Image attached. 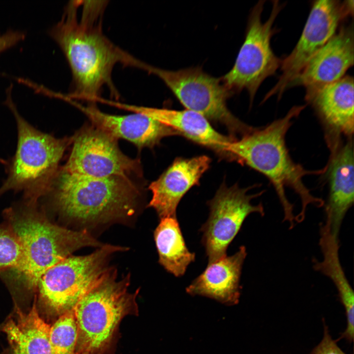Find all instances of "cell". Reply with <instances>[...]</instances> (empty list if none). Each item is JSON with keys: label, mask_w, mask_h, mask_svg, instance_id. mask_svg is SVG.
<instances>
[{"label": "cell", "mask_w": 354, "mask_h": 354, "mask_svg": "<svg viewBox=\"0 0 354 354\" xmlns=\"http://www.w3.org/2000/svg\"><path fill=\"white\" fill-rule=\"evenodd\" d=\"M104 1H70L60 20L49 30L58 44L72 76L70 99L94 104L101 101L103 87L108 85L117 95L111 78L118 63L145 70L143 62L115 45L104 34L102 17L107 6Z\"/></svg>", "instance_id": "1"}, {"label": "cell", "mask_w": 354, "mask_h": 354, "mask_svg": "<svg viewBox=\"0 0 354 354\" xmlns=\"http://www.w3.org/2000/svg\"><path fill=\"white\" fill-rule=\"evenodd\" d=\"M305 105L293 107L280 118L267 126L256 128L249 134L232 142L227 151L232 161L246 165L262 174L273 186L284 211V221L293 228L305 217L309 205L320 207L321 198L314 196L303 181L304 176L322 174L324 167L308 170L295 163L289 152L286 136Z\"/></svg>", "instance_id": "2"}, {"label": "cell", "mask_w": 354, "mask_h": 354, "mask_svg": "<svg viewBox=\"0 0 354 354\" xmlns=\"http://www.w3.org/2000/svg\"><path fill=\"white\" fill-rule=\"evenodd\" d=\"M3 213L23 246L18 267L2 274L15 293L36 292L40 278L48 269L81 248L103 245L86 230H72L52 222L38 202L24 200Z\"/></svg>", "instance_id": "3"}, {"label": "cell", "mask_w": 354, "mask_h": 354, "mask_svg": "<svg viewBox=\"0 0 354 354\" xmlns=\"http://www.w3.org/2000/svg\"><path fill=\"white\" fill-rule=\"evenodd\" d=\"M48 194L64 216L85 224L131 215L140 192L129 177H93L61 168Z\"/></svg>", "instance_id": "4"}, {"label": "cell", "mask_w": 354, "mask_h": 354, "mask_svg": "<svg viewBox=\"0 0 354 354\" xmlns=\"http://www.w3.org/2000/svg\"><path fill=\"white\" fill-rule=\"evenodd\" d=\"M11 88L7 90L5 104L16 120L18 142L8 176L0 187V196L10 190L22 191L24 200L38 202L48 193L72 138H57L30 125L18 112Z\"/></svg>", "instance_id": "5"}, {"label": "cell", "mask_w": 354, "mask_h": 354, "mask_svg": "<svg viewBox=\"0 0 354 354\" xmlns=\"http://www.w3.org/2000/svg\"><path fill=\"white\" fill-rule=\"evenodd\" d=\"M128 276L118 279L116 270L109 268L75 305L76 353L98 354L109 343L122 319L136 310V294L128 291Z\"/></svg>", "instance_id": "6"}, {"label": "cell", "mask_w": 354, "mask_h": 354, "mask_svg": "<svg viewBox=\"0 0 354 354\" xmlns=\"http://www.w3.org/2000/svg\"><path fill=\"white\" fill-rule=\"evenodd\" d=\"M125 250V247L105 244L90 254L66 258L40 278L36 291L38 301L48 311L59 316L73 310L108 270L110 256Z\"/></svg>", "instance_id": "7"}, {"label": "cell", "mask_w": 354, "mask_h": 354, "mask_svg": "<svg viewBox=\"0 0 354 354\" xmlns=\"http://www.w3.org/2000/svg\"><path fill=\"white\" fill-rule=\"evenodd\" d=\"M146 71L161 79L186 109L224 126L233 139L238 140L255 129L230 112L226 103L232 93L221 79L206 74L201 68L170 71L148 64Z\"/></svg>", "instance_id": "8"}, {"label": "cell", "mask_w": 354, "mask_h": 354, "mask_svg": "<svg viewBox=\"0 0 354 354\" xmlns=\"http://www.w3.org/2000/svg\"><path fill=\"white\" fill-rule=\"evenodd\" d=\"M265 0L254 6L249 15L244 41L232 69L220 79L232 93L245 89L252 103L264 81L275 74L282 60L274 53L270 44L275 32L274 23L283 8L278 0L273 1L269 17L265 22L262 14Z\"/></svg>", "instance_id": "9"}, {"label": "cell", "mask_w": 354, "mask_h": 354, "mask_svg": "<svg viewBox=\"0 0 354 354\" xmlns=\"http://www.w3.org/2000/svg\"><path fill=\"white\" fill-rule=\"evenodd\" d=\"M354 1L321 0L314 2L301 35L292 52L282 60L281 74L266 94L280 98L311 59L335 34L340 23L353 16Z\"/></svg>", "instance_id": "10"}, {"label": "cell", "mask_w": 354, "mask_h": 354, "mask_svg": "<svg viewBox=\"0 0 354 354\" xmlns=\"http://www.w3.org/2000/svg\"><path fill=\"white\" fill-rule=\"evenodd\" d=\"M252 188H241L235 184L228 186L222 183L214 197L207 202L209 214L200 231L208 263L225 256L229 245L239 232L245 219L250 214L265 215L262 203L254 205L251 201L264 191L254 194L247 192Z\"/></svg>", "instance_id": "11"}, {"label": "cell", "mask_w": 354, "mask_h": 354, "mask_svg": "<svg viewBox=\"0 0 354 354\" xmlns=\"http://www.w3.org/2000/svg\"><path fill=\"white\" fill-rule=\"evenodd\" d=\"M117 140L92 124L83 126L72 137L71 151L61 169L70 173L98 178L141 176L139 161L123 154Z\"/></svg>", "instance_id": "12"}, {"label": "cell", "mask_w": 354, "mask_h": 354, "mask_svg": "<svg viewBox=\"0 0 354 354\" xmlns=\"http://www.w3.org/2000/svg\"><path fill=\"white\" fill-rule=\"evenodd\" d=\"M305 99L314 109L325 130L328 147L353 137L354 79L346 76L332 83L306 89Z\"/></svg>", "instance_id": "13"}, {"label": "cell", "mask_w": 354, "mask_h": 354, "mask_svg": "<svg viewBox=\"0 0 354 354\" xmlns=\"http://www.w3.org/2000/svg\"><path fill=\"white\" fill-rule=\"evenodd\" d=\"M354 62L353 24L339 31L311 59L289 88H314L337 81Z\"/></svg>", "instance_id": "14"}, {"label": "cell", "mask_w": 354, "mask_h": 354, "mask_svg": "<svg viewBox=\"0 0 354 354\" xmlns=\"http://www.w3.org/2000/svg\"><path fill=\"white\" fill-rule=\"evenodd\" d=\"M210 163V158L205 155L177 158L150 184L152 198L148 206L156 211L160 219L176 217L180 201L190 188L200 184L201 177L208 169Z\"/></svg>", "instance_id": "15"}, {"label": "cell", "mask_w": 354, "mask_h": 354, "mask_svg": "<svg viewBox=\"0 0 354 354\" xmlns=\"http://www.w3.org/2000/svg\"><path fill=\"white\" fill-rule=\"evenodd\" d=\"M330 156L324 167L329 185L325 206V221L333 234L339 236L343 219L354 204V165L353 137L329 148Z\"/></svg>", "instance_id": "16"}, {"label": "cell", "mask_w": 354, "mask_h": 354, "mask_svg": "<svg viewBox=\"0 0 354 354\" xmlns=\"http://www.w3.org/2000/svg\"><path fill=\"white\" fill-rule=\"evenodd\" d=\"M68 102L85 114L94 125L117 139L126 140L139 148H153L165 137L179 135L171 127L140 112L113 115L102 112L93 103L85 107L72 100Z\"/></svg>", "instance_id": "17"}, {"label": "cell", "mask_w": 354, "mask_h": 354, "mask_svg": "<svg viewBox=\"0 0 354 354\" xmlns=\"http://www.w3.org/2000/svg\"><path fill=\"white\" fill-rule=\"evenodd\" d=\"M120 107L146 114L171 127L179 135L213 150L221 158L231 161L227 148L236 140L219 133L199 113L188 109L175 110L124 104H120Z\"/></svg>", "instance_id": "18"}, {"label": "cell", "mask_w": 354, "mask_h": 354, "mask_svg": "<svg viewBox=\"0 0 354 354\" xmlns=\"http://www.w3.org/2000/svg\"><path fill=\"white\" fill-rule=\"evenodd\" d=\"M246 256V249L242 245L233 255L208 263L205 270L186 288V292L229 305L238 303L241 270Z\"/></svg>", "instance_id": "19"}, {"label": "cell", "mask_w": 354, "mask_h": 354, "mask_svg": "<svg viewBox=\"0 0 354 354\" xmlns=\"http://www.w3.org/2000/svg\"><path fill=\"white\" fill-rule=\"evenodd\" d=\"M2 325L9 344L8 354H53L49 341L50 326L40 316L35 298L30 310H17Z\"/></svg>", "instance_id": "20"}, {"label": "cell", "mask_w": 354, "mask_h": 354, "mask_svg": "<svg viewBox=\"0 0 354 354\" xmlns=\"http://www.w3.org/2000/svg\"><path fill=\"white\" fill-rule=\"evenodd\" d=\"M319 245L323 259H313V268L327 277L336 287L347 317V327L343 334L352 338L354 336V292L340 262L338 236L332 233L326 221L320 225Z\"/></svg>", "instance_id": "21"}, {"label": "cell", "mask_w": 354, "mask_h": 354, "mask_svg": "<svg viewBox=\"0 0 354 354\" xmlns=\"http://www.w3.org/2000/svg\"><path fill=\"white\" fill-rule=\"evenodd\" d=\"M159 263L176 277L183 276L195 254L186 246L177 217L160 219L154 232Z\"/></svg>", "instance_id": "22"}, {"label": "cell", "mask_w": 354, "mask_h": 354, "mask_svg": "<svg viewBox=\"0 0 354 354\" xmlns=\"http://www.w3.org/2000/svg\"><path fill=\"white\" fill-rule=\"evenodd\" d=\"M78 329L74 310L60 316L50 326L49 341L53 354H76Z\"/></svg>", "instance_id": "23"}, {"label": "cell", "mask_w": 354, "mask_h": 354, "mask_svg": "<svg viewBox=\"0 0 354 354\" xmlns=\"http://www.w3.org/2000/svg\"><path fill=\"white\" fill-rule=\"evenodd\" d=\"M23 257L21 241L10 224H0V274L16 269Z\"/></svg>", "instance_id": "24"}, {"label": "cell", "mask_w": 354, "mask_h": 354, "mask_svg": "<svg viewBox=\"0 0 354 354\" xmlns=\"http://www.w3.org/2000/svg\"><path fill=\"white\" fill-rule=\"evenodd\" d=\"M311 354H346L332 338L327 327L324 326V336L320 343L314 348Z\"/></svg>", "instance_id": "25"}, {"label": "cell", "mask_w": 354, "mask_h": 354, "mask_svg": "<svg viewBox=\"0 0 354 354\" xmlns=\"http://www.w3.org/2000/svg\"><path fill=\"white\" fill-rule=\"evenodd\" d=\"M15 43V38L10 32L0 35V53L14 46Z\"/></svg>", "instance_id": "26"}, {"label": "cell", "mask_w": 354, "mask_h": 354, "mask_svg": "<svg viewBox=\"0 0 354 354\" xmlns=\"http://www.w3.org/2000/svg\"><path fill=\"white\" fill-rule=\"evenodd\" d=\"M76 354H87L85 353H76Z\"/></svg>", "instance_id": "27"}]
</instances>
